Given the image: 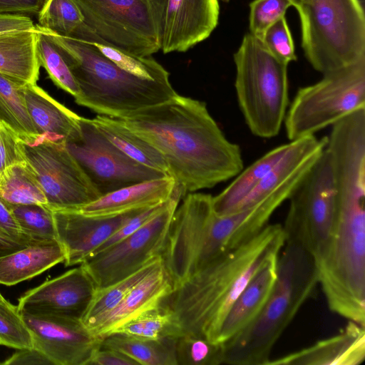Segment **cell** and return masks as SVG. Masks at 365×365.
I'll use <instances>...</instances> for the list:
<instances>
[{"label": "cell", "instance_id": "cell-1", "mask_svg": "<svg viewBox=\"0 0 365 365\" xmlns=\"http://www.w3.org/2000/svg\"><path fill=\"white\" fill-rule=\"evenodd\" d=\"M118 119L160 153L183 196L233 179L244 168L240 146L226 138L203 101L177 93Z\"/></svg>", "mask_w": 365, "mask_h": 365}, {"label": "cell", "instance_id": "cell-2", "mask_svg": "<svg viewBox=\"0 0 365 365\" xmlns=\"http://www.w3.org/2000/svg\"><path fill=\"white\" fill-rule=\"evenodd\" d=\"M284 243L282 225L268 224L252 238L222 252L174 288L162 304L173 314L181 335L218 343L234 302L260 269L278 258Z\"/></svg>", "mask_w": 365, "mask_h": 365}, {"label": "cell", "instance_id": "cell-3", "mask_svg": "<svg viewBox=\"0 0 365 365\" xmlns=\"http://www.w3.org/2000/svg\"><path fill=\"white\" fill-rule=\"evenodd\" d=\"M318 283L312 255L297 245L285 242L265 305L247 327L223 343V364L266 365L273 346Z\"/></svg>", "mask_w": 365, "mask_h": 365}, {"label": "cell", "instance_id": "cell-4", "mask_svg": "<svg viewBox=\"0 0 365 365\" xmlns=\"http://www.w3.org/2000/svg\"><path fill=\"white\" fill-rule=\"evenodd\" d=\"M45 31L58 46L78 85L76 103L98 115L121 118L165 102L177 94L170 81L130 74L92 43Z\"/></svg>", "mask_w": 365, "mask_h": 365}, {"label": "cell", "instance_id": "cell-5", "mask_svg": "<svg viewBox=\"0 0 365 365\" xmlns=\"http://www.w3.org/2000/svg\"><path fill=\"white\" fill-rule=\"evenodd\" d=\"M365 205L337 207L324 254L314 260L329 308L365 325Z\"/></svg>", "mask_w": 365, "mask_h": 365}, {"label": "cell", "instance_id": "cell-6", "mask_svg": "<svg viewBox=\"0 0 365 365\" xmlns=\"http://www.w3.org/2000/svg\"><path fill=\"white\" fill-rule=\"evenodd\" d=\"M235 88L250 132L261 138L277 136L289 105L287 66L250 33L234 54Z\"/></svg>", "mask_w": 365, "mask_h": 365}, {"label": "cell", "instance_id": "cell-7", "mask_svg": "<svg viewBox=\"0 0 365 365\" xmlns=\"http://www.w3.org/2000/svg\"><path fill=\"white\" fill-rule=\"evenodd\" d=\"M302 47L322 74L365 56V16L360 0H302L297 9Z\"/></svg>", "mask_w": 365, "mask_h": 365}, {"label": "cell", "instance_id": "cell-8", "mask_svg": "<svg viewBox=\"0 0 365 365\" xmlns=\"http://www.w3.org/2000/svg\"><path fill=\"white\" fill-rule=\"evenodd\" d=\"M361 108H365V56L298 89L284 121L287 136L292 141L314 135Z\"/></svg>", "mask_w": 365, "mask_h": 365}, {"label": "cell", "instance_id": "cell-9", "mask_svg": "<svg viewBox=\"0 0 365 365\" xmlns=\"http://www.w3.org/2000/svg\"><path fill=\"white\" fill-rule=\"evenodd\" d=\"M289 200L282 225L285 242L300 246L316 260L328 246L337 215L336 192L326 149Z\"/></svg>", "mask_w": 365, "mask_h": 365}, {"label": "cell", "instance_id": "cell-10", "mask_svg": "<svg viewBox=\"0 0 365 365\" xmlns=\"http://www.w3.org/2000/svg\"><path fill=\"white\" fill-rule=\"evenodd\" d=\"M86 25L98 36L93 43L150 57L160 50L149 0H75Z\"/></svg>", "mask_w": 365, "mask_h": 365}, {"label": "cell", "instance_id": "cell-11", "mask_svg": "<svg viewBox=\"0 0 365 365\" xmlns=\"http://www.w3.org/2000/svg\"><path fill=\"white\" fill-rule=\"evenodd\" d=\"M19 148L51 210H77L101 197L66 144L38 135L19 138Z\"/></svg>", "mask_w": 365, "mask_h": 365}, {"label": "cell", "instance_id": "cell-12", "mask_svg": "<svg viewBox=\"0 0 365 365\" xmlns=\"http://www.w3.org/2000/svg\"><path fill=\"white\" fill-rule=\"evenodd\" d=\"M176 184L165 207L137 231L94 253L81 265L97 288L115 283L162 255L173 214L183 197Z\"/></svg>", "mask_w": 365, "mask_h": 365}, {"label": "cell", "instance_id": "cell-13", "mask_svg": "<svg viewBox=\"0 0 365 365\" xmlns=\"http://www.w3.org/2000/svg\"><path fill=\"white\" fill-rule=\"evenodd\" d=\"M182 198L172 217L162 253L173 288L210 262V229L215 215L212 196L194 192Z\"/></svg>", "mask_w": 365, "mask_h": 365}, {"label": "cell", "instance_id": "cell-14", "mask_svg": "<svg viewBox=\"0 0 365 365\" xmlns=\"http://www.w3.org/2000/svg\"><path fill=\"white\" fill-rule=\"evenodd\" d=\"M81 135L66 143L101 196L145 180L168 175L145 166L115 146L93 123L81 117Z\"/></svg>", "mask_w": 365, "mask_h": 365}, {"label": "cell", "instance_id": "cell-15", "mask_svg": "<svg viewBox=\"0 0 365 365\" xmlns=\"http://www.w3.org/2000/svg\"><path fill=\"white\" fill-rule=\"evenodd\" d=\"M163 53L185 52L218 24L219 0H149Z\"/></svg>", "mask_w": 365, "mask_h": 365}, {"label": "cell", "instance_id": "cell-16", "mask_svg": "<svg viewBox=\"0 0 365 365\" xmlns=\"http://www.w3.org/2000/svg\"><path fill=\"white\" fill-rule=\"evenodd\" d=\"M21 314L32 334L34 348L52 365H87L94 351L101 347L102 339L94 335L81 319Z\"/></svg>", "mask_w": 365, "mask_h": 365}, {"label": "cell", "instance_id": "cell-17", "mask_svg": "<svg viewBox=\"0 0 365 365\" xmlns=\"http://www.w3.org/2000/svg\"><path fill=\"white\" fill-rule=\"evenodd\" d=\"M311 168L297 173L250 207L225 216L215 214L210 230L212 260L258 234L268 225L275 210L289 200Z\"/></svg>", "mask_w": 365, "mask_h": 365}, {"label": "cell", "instance_id": "cell-18", "mask_svg": "<svg viewBox=\"0 0 365 365\" xmlns=\"http://www.w3.org/2000/svg\"><path fill=\"white\" fill-rule=\"evenodd\" d=\"M96 288L92 278L80 264L28 290L19 299L17 307L21 314L81 319Z\"/></svg>", "mask_w": 365, "mask_h": 365}, {"label": "cell", "instance_id": "cell-19", "mask_svg": "<svg viewBox=\"0 0 365 365\" xmlns=\"http://www.w3.org/2000/svg\"><path fill=\"white\" fill-rule=\"evenodd\" d=\"M144 209L111 216L52 210L56 240L65 253V266L81 264L128 220Z\"/></svg>", "mask_w": 365, "mask_h": 365}, {"label": "cell", "instance_id": "cell-20", "mask_svg": "<svg viewBox=\"0 0 365 365\" xmlns=\"http://www.w3.org/2000/svg\"><path fill=\"white\" fill-rule=\"evenodd\" d=\"M173 289L163 261L133 287L115 308L96 319L87 328L103 339L127 322L160 307Z\"/></svg>", "mask_w": 365, "mask_h": 365}, {"label": "cell", "instance_id": "cell-21", "mask_svg": "<svg viewBox=\"0 0 365 365\" xmlns=\"http://www.w3.org/2000/svg\"><path fill=\"white\" fill-rule=\"evenodd\" d=\"M365 359V328L349 321L337 334L269 360L266 365H359Z\"/></svg>", "mask_w": 365, "mask_h": 365}, {"label": "cell", "instance_id": "cell-22", "mask_svg": "<svg viewBox=\"0 0 365 365\" xmlns=\"http://www.w3.org/2000/svg\"><path fill=\"white\" fill-rule=\"evenodd\" d=\"M169 175L145 180L101 196L77 210L90 216H111L167 201L176 187Z\"/></svg>", "mask_w": 365, "mask_h": 365}, {"label": "cell", "instance_id": "cell-23", "mask_svg": "<svg viewBox=\"0 0 365 365\" xmlns=\"http://www.w3.org/2000/svg\"><path fill=\"white\" fill-rule=\"evenodd\" d=\"M24 96L38 135L62 144L79 138L81 116L56 101L36 84L25 85Z\"/></svg>", "mask_w": 365, "mask_h": 365}, {"label": "cell", "instance_id": "cell-24", "mask_svg": "<svg viewBox=\"0 0 365 365\" xmlns=\"http://www.w3.org/2000/svg\"><path fill=\"white\" fill-rule=\"evenodd\" d=\"M277 259L260 269L237 297L222 324L218 343H224L240 332L260 313L277 279Z\"/></svg>", "mask_w": 365, "mask_h": 365}, {"label": "cell", "instance_id": "cell-25", "mask_svg": "<svg viewBox=\"0 0 365 365\" xmlns=\"http://www.w3.org/2000/svg\"><path fill=\"white\" fill-rule=\"evenodd\" d=\"M64 260V251L58 242L28 245L0 257V284H16Z\"/></svg>", "mask_w": 365, "mask_h": 365}, {"label": "cell", "instance_id": "cell-26", "mask_svg": "<svg viewBox=\"0 0 365 365\" xmlns=\"http://www.w3.org/2000/svg\"><path fill=\"white\" fill-rule=\"evenodd\" d=\"M37 29L0 34V73L24 84H36L40 63Z\"/></svg>", "mask_w": 365, "mask_h": 365}, {"label": "cell", "instance_id": "cell-27", "mask_svg": "<svg viewBox=\"0 0 365 365\" xmlns=\"http://www.w3.org/2000/svg\"><path fill=\"white\" fill-rule=\"evenodd\" d=\"M291 147V141L264 154L236 175L230 185L212 196V208L217 216L234 212L257 187Z\"/></svg>", "mask_w": 365, "mask_h": 365}, {"label": "cell", "instance_id": "cell-28", "mask_svg": "<svg viewBox=\"0 0 365 365\" xmlns=\"http://www.w3.org/2000/svg\"><path fill=\"white\" fill-rule=\"evenodd\" d=\"M176 341L177 337L148 339L115 332L103 337L101 346L119 351L138 364L178 365Z\"/></svg>", "mask_w": 365, "mask_h": 365}, {"label": "cell", "instance_id": "cell-29", "mask_svg": "<svg viewBox=\"0 0 365 365\" xmlns=\"http://www.w3.org/2000/svg\"><path fill=\"white\" fill-rule=\"evenodd\" d=\"M91 120L125 155L145 166L168 175L167 165L160 153L129 130L118 118L98 115Z\"/></svg>", "mask_w": 365, "mask_h": 365}, {"label": "cell", "instance_id": "cell-30", "mask_svg": "<svg viewBox=\"0 0 365 365\" xmlns=\"http://www.w3.org/2000/svg\"><path fill=\"white\" fill-rule=\"evenodd\" d=\"M0 198L9 205L47 206L43 189L25 161L14 164L1 173Z\"/></svg>", "mask_w": 365, "mask_h": 365}, {"label": "cell", "instance_id": "cell-31", "mask_svg": "<svg viewBox=\"0 0 365 365\" xmlns=\"http://www.w3.org/2000/svg\"><path fill=\"white\" fill-rule=\"evenodd\" d=\"M25 85L0 73V120L10 127L20 139L38 135L27 109Z\"/></svg>", "mask_w": 365, "mask_h": 365}, {"label": "cell", "instance_id": "cell-32", "mask_svg": "<svg viewBox=\"0 0 365 365\" xmlns=\"http://www.w3.org/2000/svg\"><path fill=\"white\" fill-rule=\"evenodd\" d=\"M162 255L148 262L129 276L104 287L96 288L94 295L81 318L86 326L111 311L127 294L162 262Z\"/></svg>", "mask_w": 365, "mask_h": 365}, {"label": "cell", "instance_id": "cell-33", "mask_svg": "<svg viewBox=\"0 0 365 365\" xmlns=\"http://www.w3.org/2000/svg\"><path fill=\"white\" fill-rule=\"evenodd\" d=\"M38 25L55 35L78 39L87 28L75 0H46L38 14Z\"/></svg>", "mask_w": 365, "mask_h": 365}, {"label": "cell", "instance_id": "cell-34", "mask_svg": "<svg viewBox=\"0 0 365 365\" xmlns=\"http://www.w3.org/2000/svg\"><path fill=\"white\" fill-rule=\"evenodd\" d=\"M36 53L41 66L60 88L74 97L79 93L78 85L58 46L48 34L38 24Z\"/></svg>", "mask_w": 365, "mask_h": 365}, {"label": "cell", "instance_id": "cell-35", "mask_svg": "<svg viewBox=\"0 0 365 365\" xmlns=\"http://www.w3.org/2000/svg\"><path fill=\"white\" fill-rule=\"evenodd\" d=\"M148 339L179 337L181 334L172 312L161 304L118 328L113 333Z\"/></svg>", "mask_w": 365, "mask_h": 365}, {"label": "cell", "instance_id": "cell-36", "mask_svg": "<svg viewBox=\"0 0 365 365\" xmlns=\"http://www.w3.org/2000/svg\"><path fill=\"white\" fill-rule=\"evenodd\" d=\"M22 232L37 243L57 242L53 211L41 205H9Z\"/></svg>", "mask_w": 365, "mask_h": 365}, {"label": "cell", "instance_id": "cell-37", "mask_svg": "<svg viewBox=\"0 0 365 365\" xmlns=\"http://www.w3.org/2000/svg\"><path fill=\"white\" fill-rule=\"evenodd\" d=\"M178 365H219L223 364V343L202 337L181 335L176 341Z\"/></svg>", "mask_w": 365, "mask_h": 365}, {"label": "cell", "instance_id": "cell-38", "mask_svg": "<svg viewBox=\"0 0 365 365\" xmlns=\"http://www.w3.org/2000/svg\"><path fill=\"white\" fill-rule=\"evenodd\" d=\"M118 67L135 76L152 81L169 82V73L155 59L139 57L108 45L92 43Z\"/></svg>", "mask_w": 365, "mask_h": 365}, {"label": "cell", "instance_id": "cell-39", "mask_svg": "<svg viewBox=\"0 0 365 365\" xmlns=\"http://www.w3.org/2000/svg\"><path fill=\"white\" fill-rule=\"evenodd\" d=\"M0 345L16 349L34 348L32 334L17 306L0 301Z\"/></svg>", "mask_w": 365, "mask_h": 365}, {"label": "cell", "instance_id": "cell-40", "mask_svg": "<svg viewBox=\"0 0 365 365\" xmlns=\"http://www.w3.org/2000/svg\"><path fill=\"white\" fill-rule=\"evenodd\" d=\"M292 6L289 0H254L250 4V34L262 40L267 29Z\"/></svg>", "mask_w": 365, "mask_h": 365}, {"label": "cell", "instance_id": "cell-41", "mask_svg": "<svg viewBox=\"0 0 365 365\" xmlns=\"http://www.w3.org/2000/svg\"><path fill=\"white\" fill-rule=\"evenodd\" d=\"M261 41L267 50L282 62L289 64L297 60L293 38L285 16L270 26Z\"/></svg>", "mask_w": 365, "mask_h": 365}, {"label": "cell", "instance_id": "cell-42", "mask_svg": "<svg viewBox=\"0 0 365 365\" xmlns=\"http://www.w3.org/2000/svg\"><path fill=\"white\" fill-rule=\"evenodd\" d=\"M168 200L161 204L147 207L133 215L93 254L106 249L137 231L140 227L160 212L165 207Z\"/></svg>", "mask_w": 365, "mask_h": 365}, {"label": "cell", "instance_id": "cell-43", "mask_svg": "<svg viewBox=\"0 0 365 365\" xmlns=\"http://www.w3.org/2000/svg\"><path fill=\"white\" fill-rule=\"evenodd\" d=\"M19 137L0 120V174L8 167L24 161L19 148Z\"/></svg>", "mask_w": 365, "mask_h": 365}, {"label": "cell", "instance_id": "cell-44", "mask_svg": "<svg viewBox=\"0 0 365 365\" xmlns=\"http://www.w3.org/2000/svg\"><path fill=\"white\" fill-rule=\"evenodd\" d=\"M0 237L24 245L37 243L26 236L14 217L9 205L0 198Z\"/></svg>", "mask_w": 365, "mask_h": 365}, {"label": "cell", "instance_id": "cell-45", "mask_svg": "<svg viewBox=\"0 0 365 365\" xmlns=\"http://www.w3.org/2000/svg\"><path fill=\"white\" fill-rule=\"evenodd\" d=\"M46 0H0V14L32 16L38 14Z\"/></svg>", "mask_w": 365, "mask_h": 365}, {"label": "cell", "instance_id": "cell-46", "mask_svg": "<svg viewBox=\"0 0 365 365\" xmlns=\"http://www.w3.org/2000/svg\"><path fill=\"white\" fill-rule=\"evenodd\" d=\"M87 365H138V364L119 351L101 346L92 354Z\"/></svg>", "mask_w": 365, "mask_h": 365}, {"label": "cell", "instance_id": "cell-47", "mask_svg": "<svg viewBox=\"0 0 365 365\" xmlns=\"http://www.w3.org/2000/svg\"><path fill=\"white\" fill-rule=\"evenodd\" d=\"M11 357L2 364L6 365H48V359L35 348L17 349Z\"/></svg>", "mask_w": 365, "mask_h": 365}, {"label": "cell", "instance_id": "cell-48", "mask_svg": "<svg viewBox=\"0 0 365 365\" xmlns=\"http://www.w3.org/2000/svg\"><path fill=\"white\" fill-rule=\"evenodd\" d=\"M34 29L36 25L29 16L0 14V34Z\"/></svg>", "mask_w": 365, "mask_h": 365}, {"label": "cell", "instance_id": "cell-49", "mask_svg": "<svg viewBox=\"0 0 365 365\" xmlns=\"http://www.w3.org/2000/svg\"><path fill=\"white\" fill-rule=\"evenodd\" d=\"M26 246L28 245H24L0 237V257Z\"/></svg>", "mask_w": 365, "mask_h": 365}, {"label": "cell", "instance_id": "cell-50", "mask_svg": "<svg viewBox=\"0 0 365 365\" xmlns=\"http://www.w3.org/2000/svg\"><path fill=\"white\" fill-rule=\"evenodd\" d=\"M289 1L291 2L292 6L295 7V9H297L301 4L302 0H289Z\"/></svg>", "mask_w": 365, "mask_h": 365}, {"label": "cell", "instance_id": "cell-51", "mask_svg": "<svg viewBox=\"0 0 365 365\" xmlns=\"http://www.w3.org/2000/svg\"><path fill=\"white\" fill-rule=\"evenodd\" d=\"M6 299L4 298V297L2 296V294H1L0 292V301H4Z\"/></svg>", "mask_w": 365, "mask_h": 365}, {"label": "cell", "instance_id": "cell-52", "mask_svg": "<svg viewBox=\"0 0 365 365\" xmlns=\"http://www.w3.org/2000/svg\"><path fill=\"white\" fill-rule=\"evenodd\" d=\"M219 1H222L223 2H228V1H230V0H219Z\"/></svg>", "mask_w": 365, "mask_h": 365}, {"label": "cell", "instance_id": "cell-53", "mask_svg": "<svg viewBox=\"0 0 365 365\" xmlns=\"http://www.w3.org/2000/svg\"><path fill=\"white\" fill-rule=\"evenodd\" d=\"M0 183H1V174H0Z\"/></svg>", "mask_w": 365, "mask_h": 365}]
</instances>
